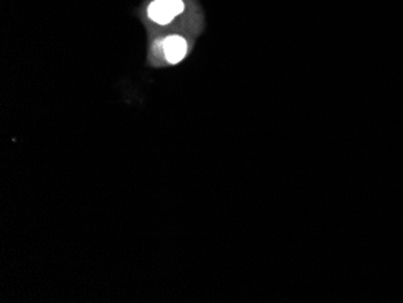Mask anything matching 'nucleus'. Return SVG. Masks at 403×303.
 <instances>
[{
    "instance_id": "nucleus-1",
    "label": "nucleus",
    "mask_w": 403,
    "mask_h": 303,
    "mask_svg": "<svg viewBox=\"0 0 403 303\" xmlns=\"http://www.w3.org/2000/svg\"><path fill=\"white\" fill-rule=\"evenodd\" d=\"M164 56L170 63H179L186 54L187 44L184 38L179 36H168L163 40Z\"/></svg>"
},
{
    "instance_id": "nucleus-2",
    "label": "nucleus",
    "mask_w": 403,
    "mask_h": 303,
    "mask_svg": "<svg viewBox=\"0 0 403 303\" xmlns=\"http://www.w3.org/2000/svg\"><path fill=\"white\" fill-rule=\"evenodd\" d=\"M149 16L152 18V21L160 24H167L174 18L173 14L166 8V5L161 0H155L151 3L149 6Z\"/></svg>"
},
{
    "instance_id": "nucleus-3",
    "label": "nucleus",
    "mask_w": 403,
    "mask_h": 303,
    "mask_svg": "<svg viewBox=\"0 0 403 303\" xmlns=\"http://www.w3.org/2000/svg\"><path fill=\"white\" fill-rule=\"evenodd\" d=\"M161 1L173 14L174 17L182 14V10H184V3L182 0H161Z\"/></svg>"
}]
</instances>
